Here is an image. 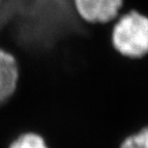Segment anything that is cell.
Returning a JSON list of instances; mask_svg holds the SVG:
<instances>
[{
    "label": "cell",
    "mask_w": 148,
    "mask_h": 148,
    "mask_svg": "<svg viewBox=\"0 0 148 148\" xmlns=\"http://www.w3.org/2000/svg\"><path fill=\"white\" fill-rule=\"evenodd\" d=\"M7 148H49L44 138L38 133L25 132L9 143Z\"/></svg>",
    "instance_id": "cell-4"
},
{
    "label": "cell",
    "mask_w": 148,
    "mask_h": 148,
    "mask_svg": "<svg viewBox=\"0 0 148 148\" xmlns=\"http://www.w3.org/2000/svg\"><path fill=\"white\" fill-rule=\"evenodd\" d=\"M1 2H2V0H0V4H1Z\"/></svg>",
    "instance_id": "cell-6"
},
{
    "label": "cell",
    "mask_w": 148,
    "mask_h": 148,
    "mask_svg": "<svg viewBox=\"0 0 148 148\" xmlns=\"http://www.w3.org/2000/svg\"><path fill=\"white\" fill-rule=\"evenodd\" d=\"M75 12L88 24H111L120 16L123 0H72Z\"/></svg>",
    "instance_id": "cell-2"
},
{
    "label": "cell",
    "mask_w": 148,
    "mask_h": 148,
    "mask_svg": "<svg viewBox=\"0 0 148 148\" xmlns=\"http://www.w3.org/2000/svg\"><path fill=\"white\" fill-rule=\"evenodd\" d=\"M20 79V67L12 53L0 46V106L12 99Z\"/></svg>",
    "instance_id": "cell-3"
},
{
    "label": "cell",
    "mask_w": 148,
    "mask_h": 148,
    "mask_svg": "<svg viewBox=\"0 0 148 148\" xmlns=\"http://www.w3.org/2000/svg\"><path fill=\"white\" fill-rule=\"evenodd\" d=\"M111 44L127 59H141L148 55V16L137 10L121 14L112 24Z\"/></svg>",
    "instance_id": "cell-1"
},
{
    "label": "cell",
    "mask_w": 148,
    "mask_h": 148,
    "mask_svg": "<svg viewBox=\"0 0 148 148\" xmlns=\"http://www.w3.org/2000/svg\"><path fill=\"white\" fill-rule=\"evenodd\" d=\"M119 148H148V125L125 137L119 144Z\"/></svg>",
    "instance_id": "cell-5"
}]
</instances>
